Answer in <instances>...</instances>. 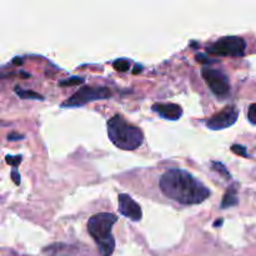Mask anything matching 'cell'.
I'll list each match as a JSON object with an SVG mask.
<instances>
[{
	"label": "cell",
	"mask_w": 256,
	"mask_h": 256,
	"mask_svg": "<svg viewBox=\"0 0 256 256\" xmlns=\"http://www.w3.org/2000/svg\"><path fill=\"white\" fill-rule=\"evenodd\" d=\"M152 112H156L159 116L168 120H172V122L179 120L182 115V106H179L178 104H172V102H168V104H160V102H156V104L152 105Z\"/></svg>",
	"instance_id": "obj_9"
},
{
	"label": "cell",
	"mask_w": 256,
	"mask_h": 256,
	"mask_svg": "<svg viewBox=\"0 0 256 256\" xmlns=\"http://www.w3.org/2000/svg\"><path fill=\"white\" fill-rule=\"evenodd\" d=\"M208 54L216 56L242 58L245 55L246 42L240 36H224L218 39L206 48Z\"/></svg>",
	"instance_id": "obj_4"
},
{
	"label": "cell",
	"mask_w": 256,
	"mask_h": 256,
	"mask_svg": "<svg viewBox=\"0 0 256 256\" xmlns=\"http://www.w3.org/2000/svg\"><path fill=\"white\" fill-rule=\"evenodd\" d=\"M12 180H14V182L16 185H19L20 184V182H22V178H20V175H19V172H16V169H14L12 172Z\"/></svg>",
	"instance_id": "obj_19"
},
{
	"label": "cell",
	"mask_w": 256,
	"mask_h": 256,
	"mask_svg": "<svg viewBox=\"0 0 256 256\" xmlns=\"http://www.w3.org/2000/svg\"><path fill=\"white\" fill-rule=\"evenodd\" d=\"M108 135L112 144L122 150H135L144 142L142 129L128 122L122 115H114L108 120Z\"/></svg>",
	"instance_id": "obj_3"
},
{
	"label": "cell",
	"mask_w": 256,
	"mask_h": 256,
	"mask_svg": "<svg viewBox=\"0 0 256 256\" xmlns=\"http://www.w3.org/2000/svg\"><path fill=\"white\" fill-rule=\"evenodd\" d=\"M212 168H214V170H216L218 172H220L222 176H225L226 179H232V175H230V172H228L226 168L224 166V164H222V162H212Z\"/></svg>",
	"instance_id": "obj_14"
},
{
	"label": "cell",
	"mask_w": 256,
	"mask_h": 256,
	"mask_svg": "<svg viewBox=\"0 0 256 256\" xmlns=\"http://www.w3.org/2000/svg\"><path fill=\"white\" fill-rule=\"evenodd\" d=\"M239 116V110L235 105H228L226 108L206 119L205 124L210 130H222L230 128L236 122Z\"/></svg>",
	"instance_id": "obj_7"
},
{
	"label": "cell",
	"mask_w": 256,
	"mask_h": 256,
	"mask_svg": "<svg viewBox=\"0 0 256 256\" xmlns=\"http://www.w3.org/2000/svg\"><path fill=\"white\" fill-rule=\"evenodd\" d=\"M116 222L118 216L112 212H98L88 220V232L102 256H112L114 252L115 239L112 230Z\"/></svg>",
	"instance_id": "obj_2"
},
{
	"label": "cell",
	"mask_w": 256,
	"mask_h": 256,
	"mask_svg": "<svg viewBox=\"0 0 256 256\" xmlns=\"http://www.w3.org/2000/svg\"><path fill=\"white\" fill-rule=\"evenodd\" d=\"M22 139H24V135L16 134V132H12V134L8 135V140H9V142H18V140Z\"/></svg>",
	"instance_id": "obj_18"
},
{
	"label": "cell",
	"mask_w": 256,
	"mask_h": 256,
	"mask_svg": "<svg viewBox=\"0 0 256 256\" xmlns=\"http://www.w3.org/2000/svg\"><path fill=\"white\" fill-rule=\"evenodd\" d=\"M142 65L136 64V65H135V70H134V74H138V72H142Z\"/></svg>",
	"instance_id": "obj_21"
},
{
	"label": "cell",
	"mask_w": 256,
	"mask_h": 256,
	"mask_svg": "<svg viewBox=\"0 0 256 256\" xmlns=\"http://www.w3.org/2000/svg\"><path fill=\"white\" fill-rule=\"evenodd\" d=\"M232 152H235L236 155H240V156H244V158L249 156V154H248V152H246V148L242 146V145H238V144L232 145Z\"/></svg>",
	"instance_id": "obj_16"
},
{
	"label": "cell",
	"mask_w": 256,
	"mask_h": 256,
	"mask_svg": "<svg viewBox=\"0 0 256 256\" xmlns=\"http://www.w3.org/2000/svg\"><path fill=\"white\" fill-rule=\"evenodd\" d=\"M248 119L252 124L256 125V104H252L248 110Z\"/></svg>",
	"instance_id": "obj_17"
},
{
	"label": "cell",
	"mask_w": 256,
	"mask_h": 256,
	"mask_svg": "<svg viewBox=\"0 0 256 256\" xmlns=\"http://www.w3.org/2000/svg\"><path fill=\"white\" fill-rule=\"evenodd\" d=\"M219 225H222V219H218V222H215L214 226H219Z\"/></svg>",
	"instance_id": "obj_22"
},
{
	"label": "cell",
	"mask_w": 256,
	"mask_h": 256,
	"mask_svg": "<svg viewBox=\"0 0 256 256\" xmlns=\"http://www.w3.org/2000/svg\"><path fill=\"white\" fill-rule=\"evenodd\" d=\"M196 59H198V62H205V64H206V62H212V60H209V58H208L205 54H198Z\"/></svg>",
	"instance_id": "obj_20"
},
{
	"label": "cell",
	"mask_w": 256,
	"mask_h": 256,
	"mask_svg": "<svg viewBox=\"0 0 256 256\" xmlns=\"http://www.w3.org/2000/svg\"><path fill=\"white\" fill-rule=\"evenodd\" d=\"M238 202H239V198H238V190L234 185V186H230L225 192L224 198H222V208L226 209V208L235 206V205H238Z\"/></svg>",
	"instance_id": "obj_10"
},
{
	"label": "cell",
	"mask_w": 256,
	"mask_h": 256,
	"mask_svg": "<svg viewBox=\"0 0 256 256\" xmlns=\"http://www.w3.org/2000/svg\"><path fill=\"white\" fill-rule=\"evenodd\" d=\"M119 202V212L122 216L128 218L132 222H140L142 218V212L140 205L128 194H120L118 196Z\"/></svg>",
	"instance_id": "obj_8"
},
{
	"label": "cell",
	"mask_w": 256,
	"mask_h": 256,
	"mask_svg": "<svg viewBox=\"0 0 256 256\" xmlns=\"http://www.w3.org/2000/svg\"><path fill=\"white\" fill-rule=\"evenodd\" d=\"M112 68H114L116 72H125L130 69V62L128 59H116L114 62H112Z\"/></svg>",
	"instance_id": "obj_12"
},
{
	"label": "cell",
	"mask_w": 256,
	"mask_h": 256,
	"mask_svg": "<svg viewBox=\"0 0 256 256\" xmlns=\"http://www.w3.org/2000/svg\"><path fill=\"white\" fill-rule=\"evenodd\" d=\"M14 92H15V94H16L18 96L22 98V99L44 100V96L40 94H38V92H35L34 90H25V89H22V88H19V86H15Z\"/></svg>",
	"instance_id": "obj_11"
},
{
	"label": "cell",
	"mask_w": 256,
	"mask_h": 256,
	"mask_svg": "<svg viewBox=\"0 0 256 256\" xmlns=\"http://www.w3.org/2000/svg\"><path fill=\"white\" fill-rule=\"evenodd\" d=\"M159 186L165 196L182 205L200 204L210 196V190L182 169L166 170L160 178Z\"/></svg>",
	"instance_id": "obj_1"
},
{
	"label": "cell",
	"mask_w": 256,
	"mask_h": 256,
	"mask_svg": "<svg viewBox=\"0 0 256 256\" xmlns=\"http://www.w3.org/2000/svg\"><path fill=\"white\" fill-rule=\"evenodd\" d=\"M84 82V78H80V76H70L68 79L62 80L59 82L60 86H72V85H80Z\"/></svg>",
	"instance_id": "obj_13"
},
{
	"label": "cell",
	"mask_w": 256,
	"mask_h": 256,
	"mask_svg": "<svg viewBox=\"0 0 256 256\" xmlns=\"http://www.w3.org/2000/svg\"><path fill=\"white\" fill-rule=\"evenodd\" d=\"M112 92L108 88L82 86L75 94L68 98L62 104V108H80L90 102L109 99V98H112Z\"/></svg>",
	"instance_id": "obj_5"
},
{
	"label": "cell",
	"mask_w": 256,
	"mask_h": 256,
	"mask_svg": "<svg viewBox=\"0 0 256 256\" xmlns=\"http://www.w3.org/2000/svg\"><path fill=\"white\" fill-rule=\"evenodd\" d=\"M5 160H6L8 164L12 165V168H14V169H16L18 165L22 162V156H20V155H16V156H12V155H6V156H5Z\"/></svg>",
	"instance_id": "obj_15"
},
{
	"label": "cell",
	"mask_w": 256,
	"mask_h": 256,
	"mask_svg": "<svg viewBox=\"0 0 256 256\" xmlns=\"http://www.w3.org/2000/svg\"><path fill=\"white\" fill-rule=\"evenodd\" d=\"M202 78H204L205 82L208 86L210 88L212 92L216 96L224 98L228 96L230 92V82L226 74L222 72V70L214 69V68L205 66L202 68Z\"/></svg>",
	"instance_id": "obj_6"
}]
</instances>
